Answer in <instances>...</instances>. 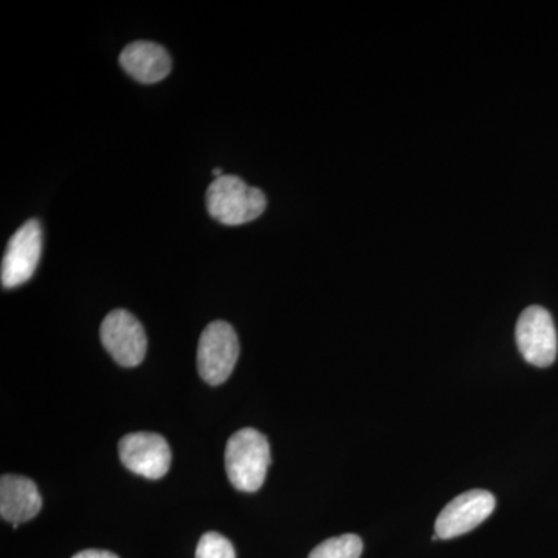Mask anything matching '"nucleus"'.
Segmentation results:
<instances>
[{"mask_svg":"<svg viewBox=\"0 0 558 558\" xmlns=\"http://www.w3.org/2000/svg\"><path fill=\"white\" fill-rule=\"evenodd\" d=\"M196 558H236V554L230 539L218 532H207L197 545Z\"/></svg>","mask_w":558,"mask_h":558,"instance_id":"12","label":"nucleus"},{"mask_svg":"<svg viewBox=\"0 0 558 558\" xmlns=\"http://www.w3.org/2000/svg\"><path fill=\"white\" fill-rule=\"evenodd\" d=\"M73 558H119L116 554L109 553V550L87 549L81 550L75 554Z\"/></svg>","mask_w":558,"mask_h":558,"instance_id":"13","label":"nucleus"},{"mask_svg":"<svg viewBox=\"0 0 558 558\" xmlns=\"http://www.w3.org/2000/svg\"><path fill=\"white\" fill-rule=\"evenodd\" d=\"M43 253V227L38 219H31L11 236L2 259V286L17 288L35 275Z\"/></svg>","mask_w":558,"mask_h":558,"instance_id":"6","label":"nucleus"},{"mask_svg":"<svg viewBox=\"0 0 558 558\" xmlns=\"http://www.w3.org/2000/svg\"><path fill=\"white\" fill-rule=\"evenodd\" d=\"M43 509L38 487L25 476L3 475L0 480V515L14 527L35 519Z\"/></svg>","mask_w":558,"mask_h":558,"instance_id":"10","label":"nucleus"},{"mask_svg":"<svg viewBox=\"0 0 558 558\" xmlns=\"http://www.w3.org/2000/svg\"><path fill=\"white\" fill-rule=\"evenodd\" d=\"M124 468L148 480H160L171 465V449L167 439L156 433H131L119 444Z\"/></svg>","mask_w":558,"mask_h":558,"instance_id":"8","label":"nucleus"},{"mask_svg":"<svg viewBox=\"0 0 558 558\" xmlns=\"http://www.w3.org/2000/svg\"><path fill=\"white\" fill-rule=\"evenodd\" d=\"M213 174L216 175V179L218 178H222V170H220V168H216V170H213Z\"/></svg>","mask_w":558,"mask_h":558,"instance_id":"14","label":"nucleus"},{"mask_svg":"<svg viewBox=\"0 0 558 558\" xmlns=\"http://www.w3.org/2000/svg\"><path fill=\"white\" fill-rule=\"evenodd\" d=\"M240 359V340L229 323L213 322L202 332L197 347V369L209 385L223 384Z\"/></svg>","mask_w":558,"mask_h":558,"instance_id":"3","label":"nucleus"},{"mask_svg":"<svg viewBox=\"0 0 558 558\" xmlns=\"http://www.w3.org/2000/svg\"><path fill=\"white\" fill-rule=\"evenodd\" d=\"M517 344L524 360L537 368H548L557 359L556 325L548 311L529 306L520 315L515 329Z\"/></svg>","mask_w":558,"mask_h":558,"instance_id":"4","label":"nucleus"},{"mask_svg":"<svg viewBox=\"0 0 558 558\" xmlns=\"http://www.w3.org/2000/svg\"><path fill=\"white\" fill-rule=\"evenodd\" d=\"M270 465L269 440L255 428H242L227 442L226 468L230 483L241 492L259 490Z\"/></svg>","mask_w":558,"mask_h":558,"instance_id":"1","label":"nucleus"},{"mask_svg":"<svg viewBox=\"0 0 558 558\" xmlns=\"http://www.w3.org/2000/svg\"><path fill=\"white\" fill-rule=\"evenodd\" d=\"M363 542L359 535L347 534L326 539L312 550L310 558H360Z\"/></svg>","mask_w":558,"mask_h":558,"instance_id":"11","label":"nucleus"},{"mask_svg":"<svg viewBox=\"0 0 558 558\" xmlns=\"http://www.w3.org/2000/svg\"><path fill=\"white\" fill-rule=\"evenodd\" d=\"M120 64L124 72L143 84L159 83L170 75L172 68L167 49L149 40H135L124 47L120 54Z\"/></svg>","mask_w":558,"mask_h":558,"instance_id":"9","label":"nucleus"},{"mask_svg":"<svg viewBox=\"0 0 558 558\" xmlns=\"http://www.w3.org/2000/svg\"><path fill=\"white\" fill-rule=\"evenodd\" d=\"M102 347L121 366L134 368L145 359L148 340L145 329L131 312L117 310L102 319Z\"/></svg>","mask_w":558,"mask_h":558,"instance_id":"5","label":"nucleus"},{"mask_svg":"<svg viewBox=\"0 0 558 558\" xmlns=\"http://www.w3.org/2000/svg\"><path fill=\"white\" fill-rule=\"evenodd\" d=\"M497 506V499L487 490H469L450 501L436 520L435 539L461 537L478 527Z\"/></svg>","mask_w":558,"mask_h":558,"instance_id":"7","label":"nucleus"},{"mask_svg":"<svg viewBox=\"0 0 558 558\" xmlns=\"http://www.w3.org/2000/svg\"><path fill=\"white\" fill-rule=\"evenodd\" d=\"M209 216L223 226H242L258 219L266 211V194L248 186L238 175H222L213 180L207 190Z\"/></svg>","mask_w":558,"mask_h":558,"instance_id":"2","label":"nucleus"}]
</instances>
